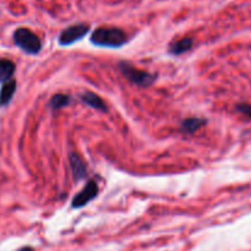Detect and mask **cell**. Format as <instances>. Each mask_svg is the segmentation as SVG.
<instances>
[{
    "instance_id": "cell-14",
    "label": "cell",
    "mask_w": 251,
    "mask_h": 251,
    "mask_svg": "<svg viewBox=\"0 0 251 251\" xmlns=\"http://www.w3.org/2000/svg\"><path fill=\"white\" fill-rule=\"evenodd\" d=\"M19 251H35V250H33V248H31V246H24V248H21Z\"/></svg>"
},
{
    "instance_id": "cell-12",
    "label": "cell",
    "mask_w": 251,
    "mask_h": 251,
    "mask_svg": "<svg viewBox=\"0 0 251 251\" xmlns=\"http://www.w3.org/2000/svg\"><path fill=\"white\" fill-rule=\"evenodd\" d=\"M72 103V98L66 94H55L50 100V107L52 110H60L63 107H67Z\"/></svg>"
},
{
    "instance_id": "cell-4",
    "label": "cell",
    "mask_w": 251,
    "mask_h": 251,
    "mask_svg": "<svg viewBox=\"0 0 251 251\" xmlns=\"http://www.w3.org/2000/svg\"><path fill=\"white\" fill-rule=\"evenodd\" d=\"M90 31V26L88 24H75L66 27L60 32L58 37V43L63 47H68L78 41L83 40Z\"/></svg>"
},
{
    "instance_id": "cell-1",
    "label": "cell",
    "mask_w": 251,
    "mask_h": 251,
    "mask_svg": "<svg viewBox=\"0 0 251 251\" xmlns=\"http://www.w3.org/2000/svg\"><path fill=\"white\" fill-rule=\"evenodd\" d=\"M90 42L98 47L120 48L128 42V36L118 27H99L93 32Z\"/></svg>"
},
{
    "instance_id": "cell-9",
    "label": "cell",
    "mask_w": 251,
    "mask_h": 251,
    "mask_svg": "<svg viewBox=\"0 0 251 251\" xmlns=\"http://www.w3.org/2000/svg\"><path fill=\"white\" fill-rule=\"evenodd\" d=\"M16 91V80L11 79V80L6 81L3 84L1 89H0V107L8 106L10 101L13 100L14 94Z\"/></svg>"
},
{
    "instance_id": "cell-7",
    "label": "cell",
    "mask_w": 251,
    "mask_h": 251,
    "mask_svg": "<svg viewBox=\"0 0 251 251\" xmlns=\"http://www.w3.org/2000/svg\"><path fill=\"white\" fill-rule=\"evenodd\" d=\"M80 100L88 106H90V107L95 108V110L101 111V112H107V105L98 94L91 93V91H84V93L80 94Z\"/></svg>"
},
{
    "instance_id": "cell-11",
    "label": "cell",
    "mask_w": 251,
    "mask_h": 251,
    "mask_svg": "<svg viewBox=\"0 0 251 251\" xmlns=\"http://www.w3.org/2000/svg\"><path fill=\"white\" fill-rule=\"evenodd\" d=\"M194 47V40L192 38H182L176 42H173L169 47V53L173 55H181L183 53L188 52Z\"/></svg>"
},
{
    "instance_id": "cell-5",
    "label": "cell",
    "mask_w": 251,
    "mask_h": 251,
    "mask_svg": "<svg viewBox=\"0 0 251 251\" xmlns=\"http://www.w3.org/2000/svg\"><path fill=\"white\" fill-rule=\"evenodd\" d=\"M99 194V185L95 180H90L86 183L85 187L79 192L76 196H74L72 201V208H83L89 202L96 199Z\"/></svg>"
},
{
    "instance_id": "cell-13",
    "label": "cell",
    "mask_w": 251,
    "mask_h": 251,
    "mask_svg": "<svg viewBox=\"0 0 251 251\" xmlns=\"http://www.w3.org/2000/svg\"><path fill=\"white\" fill-rule=\"evenodd\" d=\"M236 111L240 113H243L244 116H246L248 118L251 120V105L250 103H238L236 105Z\"/></svg>"
},
{
    "instance_id": "cell-3",
    "label": "cell",
    "mask_w": 251,
    "mask_h": 251,
    "mask_svg": "<svg viewBox=\"0 0 251 251\" xmlns=\"http://www.w3.org/2000/svg\"><path fill=\"white\" fill-rule=\"evenodd\" d=\"M118 69L127 80H129L134 85L141 86V88H148L156 79L154 74L136 68L134 66H132L131 63L126 62V60L118 63Z\"/></svg>"
},
{
    "instance_id": "cell-6",
    "label": "cell",
    "mask_w": 251,
    "mask_h": 251,
    "mask_svg": "<svg viewBox=\"0 0 251 251\" xmlns=\"http://www.w3.org/2000/svg\"><path fill=\"white\" fill-rule=\"evenodd\" d=\"M69 161H71V169L74 180L80 181L85 178L86 174H88V166H86L85 161L80 158V155L76 153H72L69 156Z\"/></svg>"
},
{
    "instance_id": "cell-2",
    "label": "cell",
    "mask_w": 251,
    "mask_h": 251,
    "mask_svg": "<svg viewBox=\"0 0 251 251\" xmlns=\"http://www.w3.org/2000/svg\"><path fill=\"white\" fill-rule=\"evenodd\" d=\"M14 42L27 54L36 55L42 50V41L35 32L27 27H19L14 32Z\"/></svg>"
},
{
    "instance_id": "cell-10",
    "label": "cell",
    "mask_w": 251,
    "mask_h": 251,
    "mask_svg": "<svg viewBox=\"0 0 251 251\" xmlns=\"http://www.w3.org/2000/svg\"><path fill=\"white\" fill-rule=\"evenodd\" d=\"M16 66L15 63L10 59L3 58L0 59V83H6V81L11 80L15 74Z\"/></svg>"
},
{
    "instance_id": "cell-8",
    "label": "cell",
    "mask_w": 251,
    "mask_h": 251,
    "mask_svg": "<svg viewBox=\"0 0 251 251\" xmlns=\"http://www.w3.org/2000/svg\"><path fill=\"white\" fill-rule=\"evenodd\" d=\"M207 123V120L201 117H190L185 118V120L181 122V132L185 134H194L196 132H199L200 129L203 127Z\"/></svg>"
}]
</instances>
